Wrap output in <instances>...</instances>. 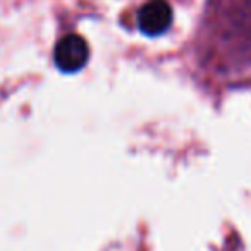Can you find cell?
<instances>
[{
	"label": "cell",
	"instance_id": "1",
	"mask_svg": "<svg viewBox=\"0 0 251 251\" xmlns=\"http://www.w3.org/2000/svg\"><path fill=\"white\" fill-rule=\"evenodd\" d=\"M203 33L213 62L227 73L251 71V0H208Z\"/></svg>",
	"mask_w": 251,
	"mask_h": 251
},
{
	"label": "cell",
	"instance_id": "2",
	"mask_svg": "<svg viewBox=\"0 0 251 251\" xmlns=\"http://www.w3.org/2000/svg\"><path fill=\"white\" fill-rule=\"evenodd\" d=\"M90 49L83 36L66 35L60 38L53 50V62L62 73H77L88 62Z\"/></svg>",
	"mask_w": 251,
	"mask_h": 251
},
{
	"label": "cell",
	"instance_id": "3",
	"mask_svg": "<svg viewBox=\"0 0 251 251\" xmlns=\"http://www.w3.org/2000/svg\"><path fill=\"white\" fill-rule=\"evenodd\" d=\"M172 9L165 0H150L138 12V26L148 36H158L169 29Z\"/></svg>",
	"mask_w": 251,
	"mask_h": 251
}]
</instances>
